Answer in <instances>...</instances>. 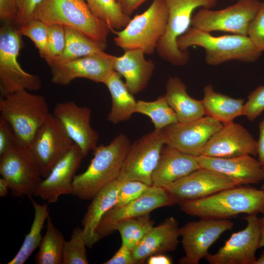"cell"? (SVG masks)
Listing matches in <instances>:
<instances>
[{"label":"cell","mask_w":264,"mask_h":264,"mask_svg":"<svg viewBox=\"0 0 264 264\" xmlns=\"http://www.w3.org/2000/svg\"><path fill=\"white\" fill-rule=\"evenodd\" d=\"M121 182L117 179L110 183L92 198L82 221L87 246L92 247L99 240L96 230L105 214L116 201Z\"/></svg>","instance_id":"cell-26"},{"label":"cell","mask_w":264,"mask_h":264,"mask_svg":"<svg viewBox=\"0 0 264 264\" xmlns=\"http://www.w3.org/2000/svg\"><path fill=\"white\" fill-rule=\"evenodd\" d=\"M43 0H16L17 13L15 25H23L33 18V14Z\"/></svg>","instance_id":"cell-42"},{"label":"cell","mask_w":264,"mask_h":264,"mask_svg":"<svg viewBox=\"0 0 264 264\" xmlns=\"http://www.w3.org/2000/svg\"><path fill=\"white\" fill-rule=\"evenodd\" d=\"M168 9L164 0H154L143 13L131 19L116 35L115 44L124 51L141 49L145 54L154 53L157 43L165 33L168 21Z\"/></svg>","instance_id":"cell-6"},{"label":"cell","mask_w":264,"mask_h":264,"mask_svg":"<svg viewBox=\"0 0 264 264\" xmlns=\"http://www.w3.org/2000/svg\"><path fill=\"white\" fill-rule=\"evenodd\" d=\"M104 264H136L132 254V250L122 243L119 249L114 255Z\"/></svg>","instance_id":"cell-45"},{"label":"cell","mask_w":264,"mask_h":264,"mask_svg":"<svg viewBox=\"0 0 264 264\" xmlns=\"http://www.w3.org/2000/svg\"><path fill=\"white\" fill-rule=\"evenodd\" d=\"M22 36L29 38L44 60L47 54L49 25L42 21L32 19L18 27Z\"/></svg>","instance_id":"cell-37"},{"label":"cell","mask_w":264,"mask_h":264,"mask_svg":"<svg viewBox=\"0 0 264 264\" xmlns=\"http://www.w3.org/2000/svg\"><path fill=\"white\" fill-rule=\"evenodd\" d=\"M0 157V174L11 195H33L42 177L28 146L17 142Z\"/></svg>","instance_id":"cell-10"},{"label":"cell","mask_w":264,"mask_h":264,"mask_svg":"<svg viewBox=\"0 0 264 264\" xmlns=\"http://www.w3.org/2000/svg\"><path fill=\"white\" fill-rule=\"evenodd\" d=\"M149 186L138 181L121 182L117 201L113 207L123 206L138 198Z\"/></svg>","instance_id":"cell-39"},{"label":"cell","mask_w":264,"mask_h":264,"mask_svg":"<svg viewBox=\"0 0 264 264\" xmlns=\"http://www.w3.org/2000/svg\"><path fill=\"white\" fill-rule=\"evenodd\" d=\"M17 13L16 0H0V19L3 23L15 25Z\"/></svg>","instance_id":"cell-44"},{"label":"cell","mask_w":264,"mask_h":264,"mask_svg":"<svg viewBox=\"0 0 264 264\" xmlns=\"http://www.w3.org/2000/svg\"><path fill=\"white\" fill-rule=\"evenodd\" d=\"M200 168L198 156L165 144L152 174V185L165 187Z\"/></svg>","instance_id":"cell-23"},{"label":"cell","mask_w":264,"mask_h":264,"mask_svg":"<svg viewBox=\"0 0 264 264\" xmlns=\"http://www.w3.org/2000/svg\"><path fill=\"white\" fill-rule=\"evenodd\" d=\"M141 49L125 51L120 56L112 55L111 62L113 70L123 76L129 90L137 94L148 86L155 68L152 60H147Z\"/></svg>","instance_id":"cell-24"},{"label":"cell","mask_w":264,"mask_h":264,"mask_svg":"<svg viewBox=\"0 0 264 264\" xmlns=\"http://www.w3.org/2000/svg\"><path fill=\"white\" fill-rule=\"evenodd\" d=\"M17 143L15 132L10 125L0 117V156Z\"/></svg>","instance_id":"cell-43"},{"label":"cell","mask_w":264,"mask_h":264,"mask_svg":"<svg viewBox=\"0 0 264 264\" xmlns=\"http://www.w3.org/2000/svg\"><path fill=\"white\" fill-rule=\"evenodd\" d=\"M217 119L205 115L196 120L177 122L162 130L165 144L196 156L202 152L211 137L223 126Z\"/></svg>","instance_id":"cell-15"},{"label":"cell","mask_w":264,"mask_h":264,"mask_svg":"<svg viewBox=\"0 0 264 264\" xmlns=\"http://www.w3.org/2000/svg\"><path fill=\"white\" fill-rule=\"evenodd\" d=\"M123 13L130 17L146 0H115Z\"/></svg>","instance_id":"cell-46"},{"label":"cell","mask_w":264,"mask_h":264,"mask_svg":"<svg viewBox=\"0 0 264 264\" xmlns=\"http://www.w3.org/2000/svg\"><path fill=\"white\" fill-rule=\"evenodd\" d=\"M258 0H238L224 9L202 8L192 17V27L210 33L220 31L247 36V31L261 5Z\"/></svg>","instance_id":"cell-9"},{"label":"cell","mask_w":264,"mask_h":264,"mask_svg":"<svg viewBox=\"0 0 264 264\" xmlns=\"http://www.w3.org/2000/svg\"><path fill=\"white\" fill-rule=\"evenodd\" d=\"M180 236L178 222L174 217H170L149 231L132 250L133 258L137 264L152 255L174 251L179 242Z\"/></svg>","instance_id":"cell-25"},{"label":"cell","mask_w":264,"mask_h":264,"mask_svg":"<svg viewBox=\"0 0 264 264\" xmlns=\"http://www.w3.org/2000/svg\"><path fill=\"white\" fill-rule=\"evenodd\" d=\"M53 115L61 122L74 143L80 148L85 156L97 147L99 135L90 125L89 108L79 106L73 101L60 102L55 106Z\"/></svg>","instance_id":"cell-20"},{"label":"cell","mask_w":264,"mask_h":264,"mask_svg":"<svg viewBox=\"0 0 264 264\" xmlns=\"http://www.w3.org/2000/svg\"><path fill=\"white\" fill-rule=\"evenodd\" d=\"M177 44L182 50H187L192 46L202 47L205 51L206 62L211 66L219 65L231 60L253 62L262 52L247 36L229 34L214 36L193 27L178 38Z\"/></svg>","instance_id":"cell-3"},{"label":"cell","mask_w":264,"mask_h":264,"mask_svg":"<svg viewBox=\"0 0 264 264\" xmlns=\"http://www.w3.org/2000/svg\"><path fill=\"white\" fill-rule=\"evenodd\" d=\"M85 155L74 143L69 151L53 167L47 177L37 186L34 196L47 203L57 201L63 195L71 194L72 183Z\"/></svg>","instance_id":"cell-18"},{"label":"cell","mask_w":264,"mask_h":264,"mask_svg":"<svg viewBox=\"0 0 264 264\" xmlns=\"http://www.w3.org/2000/svg\"><path fill=\"white\" fill-rule=\"evenodd\" d=\"M240 186L233 180L201 167L163 187L175 204L203 198L220 191Z\"/></svg>","instance_id":"cell-17"},{"label":"cell","mask_w":264,"mask_h":264,"mask_svg":"<svg viewBox=\"0 0 264 264\" xmlns=\"http://www.w3.org/2000/svg\"></svg>","instance_id":"cell-54"},{"label":"cell","mask_w":264,"mask_h":264,"mask_svg":"<svg viewBox=\"0 0 264 264\" xmlns=\"http://www.w3.org/2000/svg\"><path fill=\"white\" fill-rule=\"evenodd\" d=\"M136 112L148 116L154 124V130L157 131L178 122L176 114L168 104L165 95L154 101L138 100Z\"/></svg>","instance_id":"cell-33"},{"label":"cell","mask_w":264,"mask_h":264,"mask_svg":"<svg viewBox=\"0 0 264 264\" xmlns=\"http://www.w3.org/2000/svg\"><path fill=\"white\" fill-rule=\"evenodd\" d=\"M103 84L110 91L112 102L107 120L117 124L130 119L136 112L137 101L121 79V75L114 70Z\"/></svg>","instance_id":"cell-28"},{"label":"cell","mask_w":264,"mask_h":264,"mask_svg":"<svg viewBox=\"0 0 264 264\" xmlns=\"http://www.w3.org/2000/svg\"><path fill=\"white\" fill-rule=\"evenodd\" d=\"M74 144L61 122L51 114L28 146L42 178L48 176Z\"/></svg>","instance_id":"cell-11"},{"label":"cell","mask_w":264,"mask_h":264,"mask_svg":"<svg viewBox=\"0 0 264 264\" xmlns=\"http://www.w3.org/2000/svg\"><path fill=\"white\" fill-rule=\"evenodd\" d=\"M32 19L47 25L69 27L94 41L106 44L111 31L105 22L92 14L85 0H43Z\"/></svg>","instance_id":"cell-4"},{"label":"cell","mask_w":264,"mask_h":264,"mask_svg":"<svg viewBox=\"0 0 264 264\" xmlns=\"http://www.w3.org/2000/svg\"><path fill=\"white\" fill-rule=\"evenodd\" d=\"M0 118L12 128L18 143L28 146L38 129L51 115L45 98L22 90L0 101Z\"/></svg>","instance_id":"cell-5"},{"label":"cell","mask_w":264,"mask_h":264,"mask_svg":"<svg viewBox=\"0 0 264 264\" xmlns=\"http://www.w3.org/2000/svg\"><path fill=\"white\" fill-rule=\"evenodd\" d=\"M178 204L181 210L190 216L203 219L226 220L242 213H262L264 211V191L238 186Z\"/></svg>","instance_id":"cell-2"},{"label":"cell","mask_w":264,"mask_h":264,"mask_svg":"<svg viewBox=\"0 0 264 264\" xmlns=\"http://www.w3.org/2000/svg\"><path fill=\"white\" fill-rule=\"evenodd\" d=\"M49 25L47 54L45 61L50 66L63 53L66 44L65 27L59 24Z\"/></svg>","instance_id":"cell-38"},{"label":"cell","mask_w":264,"mask_h":264,"mask_svg":"<svg viewBox=\"0 0 264 264\" xmlns=\"http://www.w3.org/2000/svg\"><path fill=\"white\" fill-rule=\"evenodd\" d=\"M201 155L231 157L257 155V141L242 125L233 121L223 126L209 139Z\"/></svg>","instance_id":"cell-21"},{"label":"cell","mask_w":264,"mask_h":264,"mask_svg":"<svg viewBox=\"0 0 264 264\" xmlns=\"http://www.w3.org/2000/svg\"><path fill=\"white\" fill-rule=\"evenodd\" d=\"M111 56L104 52L55 64L50 66L51 81L56 85L66 86L76 78H83L103 83L114 71Z\"/></svg>","instance_id":"cell-19"},{"label":"cell","mask_w":264,"mask_h":264,"mask_svg":"<svg viewBox=\"0 0 264 264\" xmlns=\"http://www.w3.org/2000/svg\"><path fill=\"white\" fill-rule=\"evenodd\" d=\"M165 144L162 130L148 133L131 145L118 180L138 181L152 186V176Z\"/></svg>","instance_id":"cell-12"},{"label":"cell","mask_w":264,"mask_h":264,"mask_svg":"<svg viewBox=\"0 0 264 264\" xmlns=\"http://www.w3.org/2000/svg\"><path fill=\"white\" fill-rule=\"evenodd\" d=\"M263 169H264V166H263Z\"/></svg>","instance_id":"cell-53"},{"label":"cell","mask_w":264,"mask_h":264,"mask_svg":"<svg viewBox=\"0 0 264 264\" xmlns=\"http://www.w3.org/2000/svg\"><path fill=\"white\" fill-rule=\"evenodd\" d=\"M12 23L0 29V92L2 98L15 92L40 89L42 83L35 74L25 71L18 62L22 35Z\"/></svg>","instance_id":"cell-7"},{"label":"cell","mask_w":264,"mask_h":264,"mask_svg":"<svg viewBox=\"0 0 264 264\" xmlns=\"http://www.w3.org/2000/svg\"><path fill=\"white\" fill-rule=\"evenodd\" d=\"M234 223L228 219H201L189 222L180 228L181 242L185 255L181 264H198L208 253L210 247L224 232L231 230Z\"/></svg>","instance_id":"cell-13"},{"label":"cell","mask_w":264,"mask_h":264,"mask_svg":"<svg viewBox=\"0 0 264 264\" xmlns=\"http://www.w3.org/2000/svg\"><path fill=\"white\" fill-rule=\"evenodd\" d=\"M34 210V218L29 232L24 240L17 254L7 263V264H23L32 253L39 247L42 238L41 231L45 220L49 216L48 203L40 204L32 198L29 197Z\"/></svg>","instance_id":"cell-31"},{"label":"cell","mask_w":264,"mask_h":264,"mask_svg":"<svg viewBox=\"0 0 264 264\" xmlns=\"http://www.w3.org/2000/svg\"><path fill=\"white\" fill-rule=\"evenodd\" d=\"M246 227L233 233L215 254L209 252L204 258L210 264H254L255 253L260 248L261 238L259 218L247 215L243 218Z\"/></svg>","instance_id":"cell-14"},{"label":"cell","mask_w":264,"mask_h":264,"mask_svg":"<svg viewBox=\"0 0 264 264\" xmlns=\"http://www.w3.org/2000/svg\"><path fill=\"white\" fill-rule=\"evenodd\" d=\"M164 95L179 123L190 122L206 115L202 100L189 96L185 84L176 76L168 79Z\"/></svg>","instance_id":"cell-27"},{"label":"cell","mask_w":264,"mask_h":264,"mask_svg":"<svg viewBox=\"0 0 264 264\" xmlns=\"http://www.w3.org/2000/svg\"><path fill=\"white\" fill-rule=\"evenodd\" d=\"M46 226V232L35 257V263L37 264H63L66 241L63 234L55 226L49 216L47 219Z\"/></svg>","instance_id":"cell-32"},{"label":"cell","mask_w":264,"mask_h":264,"mask_svg":"<svg viewBox=\"0 0 264 264\" xmlns=\"http://www.w3.org/2000/svg\"><path fill=\"white\" fill-rule=\"evenodd\" d=\"M261 189L264 191V183L261 186Z\"/></svg>","instance_id":"cell-52"},{"label":"cell","mask_w":264,"mask_h":264,"mask_svg":"<svg viewBox=\"0 0 264 264\" xmlns=\"http://www.w3.org/2000/svg\"><path fill=\"white\" fill-rule=\"evenodd\" d=\"M262 213L263 216L261 218H259L261 232L260 247L264 246V211H263Z\"/></svg>","instance_id":"cell-50"},{"label":"cell","mask_w":264,"mask_h":264,"mask_svg":"<svg viewBox=\"0 0 264 264\" xmlns=\"http://www.w3.org/2000/svg\"><path fill=\"white\" fill-rule=\"evenodd\" d=\"M247 36L260 51H264V1L249 26Z\"/></svg>","instance_id":"cell-40"},{"label":"cell","mask_w":264,"mask_h":264,"mask_svg":"<svg viewBox=\"0 0 264 264\" xmlns=\"http://www.w3.org/2000/svg\"><path fill=\"white\" fill-rule=\"evenodd\" d=\"M154 224L148 213L122 220L114 225L113 230L119 232L122 243L132 251L154 227Z\"/></svg>","instance_id":"cell-34"},{"label":"cell","mask_w":264,"mask_h":264,"mask_svg":"<svg viewBox=\"0 0 264 264\" xmlns=\"http://www.w3.org/2000/svg\"><path fill=\"white\" fill-rule=\"evenodd\" d=\"M131 145L129 138L120 133L108 145L97 146L87 170L75 176L71 194L82 200H90L102 189L117 180Z\"/></svg>","instance_id":"cell-1"},{"label":"cell","mask_w":264,"mask_h":264,"mask_svg":"<svg viewBox=\"0 0 264 264\" xmlns=\"http://www.w3.org/2000/svg\"><path fill=\"white\" fill-rule=\"evenodd\" d=\"M87 246L82 229L75 227L69 241H65L63 264H88Z\"/></svg>","instance_id":"cell-36"},{"label":"cell","mask_w":264,"mask_h":264,"mask_svg":"<svg viewBox=\"0 0 264 264\" xmlns=\"http://www.w3.org/2000/svg\"><path fill=\"white\" fill-rule=\"evenodd\" d=\"M259 138L257 141V155L262 166H264V118L259 125Z\"/></svg>","instance_id":"cell-47"},{"label":"cell","mask_w":264,"mask_h":264,"mask_svg":"<svg viewBox=\"0 0 264 264\" xmlns=\"http://www.w3.org/2000/svg\"><path fill=\"white\" fill-rule=\"evenodd\" d=\"M254 264H264V251L262 252L260 257L256 259Z\"/></svg>","instance_id":"cell-51"},{"label":"cell","mask_w":264,"mask_h":264,"mask_svg":"<svg viewBox=\"0 0 264 264\" xmlns=\"http://www.w3.org/2000/svg\"><path fill=\"white\" fill-rule=\"evenodd\" d=\"M9 190L7 183L1 177L0 178V197H6Z\"/></svg>","instance_id":"cell-49"},{"label":"cell","mask_w":264,"mask_h":264,"mask_svg":"<svg viewBox=\"0 0 264 264\" xmlns=\"http://www.w3.org/2000/svg\"><path fill=\"white\" fill-rule=\"evenodd\" d=\"M85 1L92 14L105 22L111 31L123 29L131 19L123 13L115 0Z\"/></svg>","instance_id":"cell-35"},{"label":"cell","mask_w":264,"mask_h":264,"mask_svg":"<svg viewBox=\"0 0 264 264\" xmlns=\"http://www.w3.org/2000/svg\"><path fill=\"white\" fill-rule=\"evenodd\" d=\"M201 167L220 173L240 186L264 181V169L258 159L250 155L231 157L198 156Z\"/></svg>","instance_id":"cell-22"},{"label":"cell","mask_w":264,"mask_h":264,"mask_svg":"<svg viewBox=\"0 0 264 264\" xmlns=\"http://www.w3.org/2000/svg\"><path fill=\"white\" fill-rule=\"evenodd\" d=\"M202 100L206 115L225 124L243 115L244 100L236 99L216 91L211 85L203 89Z\"/></svg>","instance_id":"cell-29"},{"label":"cell","mask_w":264,"mask_h":264,"mask_svg":"<svg viewBox=\"0 0 264 264\" xmlns=\"http://www.w3.org/2000/svg\"><path fill=\"white\" fill-rule=\"evenodd\" d=\"M66 44L62 54L49 66L71 60L104 52L107 44L94 41L79 31L64 26Z\"/></svg>","instance_id":"cell-30"},{"label":"cell","mask_w":264,"mask_h":264,"mask_svg":"<svg viewBox=\"0 0 264 264\" xmlns=\"http://www.w3.org/2000/svg\"><path fill=\"white\" fill-rule=\"evenodd\" d=\"M174 204V201L164 188L149 186L138 198L123 206L109 210L96 230L97 237L99 240L112 234L114 225L122 220L142 216L157 208Z\"/></svg>","instance_id":"cell-16"},{"label":"cell","mask_w":264,"mask_h":264,"mask_svg":"<svg viewBox=\"0 0 264 264\" xmlns=\"http://www.w3.org/2000/svg\"><path fill=\"white\" fill-rule=\"evenodd\" d=\"M168 9L166 31L158 41L156 50L163 60L174 66L185 65L189 59L187 50L180 49L177 40L191 25L192 14L198 7L211 8L217 0H164Z\"/></svg>","instance_id":"cell-8"},{"label":"cell","mask_w":264,"mask_h":264,"mask_svg":"<svg viewBox=\"0 0 264 264\" xmlns=\"http://www.w3.org/2000/svg\"><path fill=\"white\" fill-rule=\"evenodd\" d=\"M264 111V86L251 92L244 105L243 115L250 121H254Z\"/></svg>","instance_id":"cell-41"},{"label":"cell","mask_w":264,"mask_h":264,"mask_svg":"<svg viewBox=\"0 0 264 264\" xmlns=\"http://www.w3.org/2000/svg\"><path fill=\"white\" fill-rule=\"evenodd\" d=\"M148 264H171V259L164 254L153 255L147 258Z\"/></svg>","instance_id":"cell-48"}]
</instances>
